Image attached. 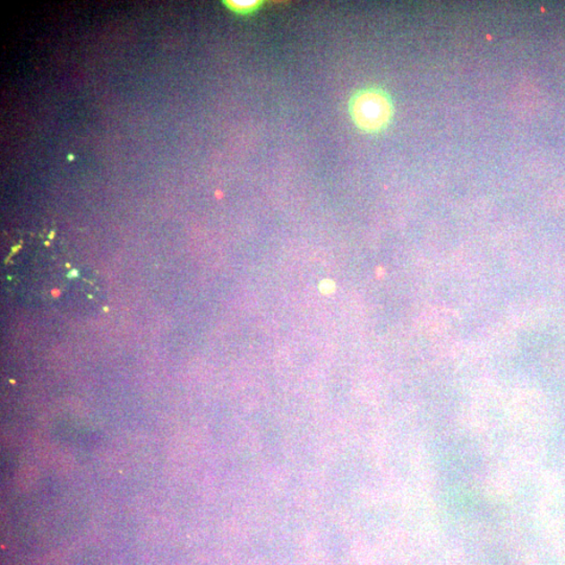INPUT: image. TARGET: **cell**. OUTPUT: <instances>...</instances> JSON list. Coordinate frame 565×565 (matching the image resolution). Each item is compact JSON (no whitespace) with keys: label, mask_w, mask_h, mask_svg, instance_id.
Here are the masks:
<instances>
[{"label":"cell","mask_w":565,"mask_h":565,"mask_svg":"<svg viewBox=\"0 0 565 565\" xmlns=\"http://www.w3.org/2000/svg\"><path fill=\"white\" fill-rule=\"evenodd\" d=\"M349 114L354 125L362 132L369 134L382 133L394 119L393 98L381 87H365L350 98Z\"/></svg>","instance_id":"cell-2"},{"label":"cell","mask_w":565,"mask_h":565,"mask_svg":"<svg viewBox=\"0 0 565 565\" xmlns=\"http://www.w3.org/2000/svg\"><path fill=\"white\" fill-rule=\"evenodd\" d=\"M48 241L42 253H24L20 246L12 247L5 261L7 281L12 291L32 303L64 302L65 297L82 294L90 300L97 299L100 288L72 256L52 253L47 254Z\"/></svg>","instance_id":"cell-1"},{"label":"cell","mask_w":565,"mask_h":565,"mask_svg":"<svg viewBox=\"0 0 565 565\" xmlns=\"http://www.w3.org/2000/svg\"><path fill=\"white\" fill-rule=\"evenodd\" d=\"M229 9L235 12L238 14H250L253 12L257 11L261 5L260 2L256 0H246V2H227Z\"/></svg>","instance_id":"cell-3"},{"label":"cell","mask_w":565,"mask_h":565,"mask_svg":"<svg viewBox=\"0 0 565 565\" xmlns=\"http://www.w3.org/2000/svg\"><path fill=\"white\" fill-rule=\"evenodd\" d=\"M334 289V283L331 281H322L321 284V293L331 294Z\"/></svg>","instance_id":"cell-4"}]
</instances>
